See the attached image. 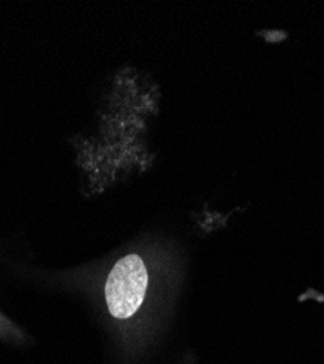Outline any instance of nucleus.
<instances>
[{
  "mask_svg": "<svg viewBox=\"0 0 324 364\" xmlns=\"http://www.w3.org/2000/svg\"><path fill=\"white\" fill-rule=\"evenodd\" d=\"M148 289V271L140 257L127 255L114 265L105 284V300L117 319L133 316Z\"/></svg>",
  "mask_w": 324,
  "mask_h": 364,
  "instance_id": "1",
  "label": "nucleus"
}]
</instances>
